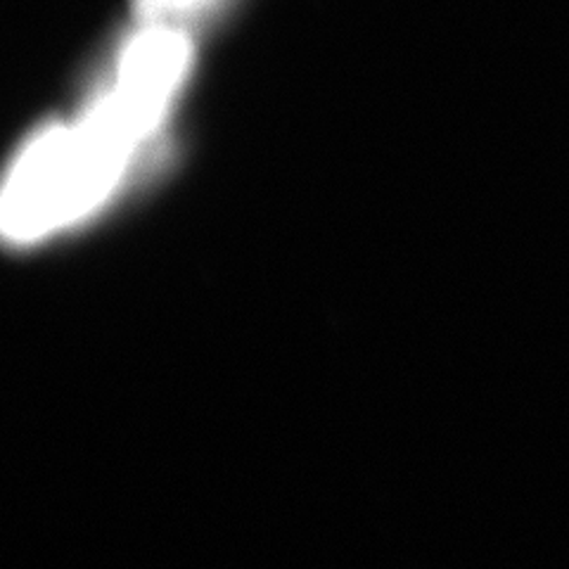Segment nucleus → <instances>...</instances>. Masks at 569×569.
<instances>
[{
	"label": "nucleus",
	"instance_id": "f257e3e1",
	"mask_svg": "<svg viewBox=\"0 0 569 569\" xmlns=\"http://www.w3.org/2000/svg\"><path fill=\"white\" fill-rule=\"evenodd\" d=\"M230 0H131L138 22L190 27L228 8Z\"/></svg>",
	"mask_w": 569,
	"mask_h": 569
}]
</instances>
